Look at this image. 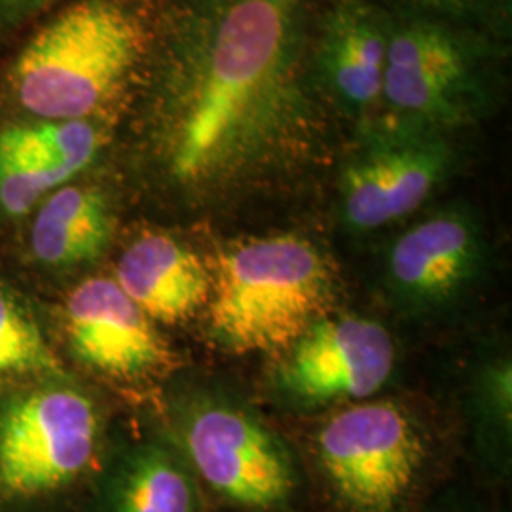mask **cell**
<instances>
[{"mask_svg":"<svg viewBox=\"0 0 512 512\" xmlns=\"http://www.w3.org/2000/svg\"><path fill=\"white\" fill-rule=\"evenodd\" d=\"M169 29L152 122L184 190L232 192L323 143L311 0H190Z\"/></svg>","mask_w":512,"mask_h":512,"instance_id":"1","label":"cell"},{"mask_svg":"<svg viewBox=\"0 0 512 512\" xmlns=\"http://www.w3.org/2000/svg\"><path fill=\"white\" fill-rule=\"evenodd\" d=\"M152 40L139 0H76L19 54L12 71L19 103L46 120H92L128 90Z\"/></svg>","mask_w":512,"mask_h":512,"instance_id":"2","label":"cell"},{"mask_svg":"<svg viewBox=\"0 0 512 512\" xmlns=\"http://www.w3.org/2000/svg\"><path fill=\"white\" fill-rule=\"evenodd\" d=\"M330 298L329 262L310 239H247L220 253L207 302L209 332L236 353H285L325 315Z\"/></svg>","mask_w":512,"mask_h":512,"instance_id":"3","label":"cell"},{"mask_svg":"<svg viewBox=\"0 0 512 512\" xmlns=\"http://www.w3.org/2000/svg\"><path fill=\"white\" fill-rule=\"evenodd\" d=\"M101 420L90 395L50 380L0 406V512L48 507L101 471Z\"/></svg>","mask_w":512,"mask_h":512,"instance_id":"4","label":"cell"},{"mask_svg":"<svg viewBox=\"0 0 512 512\" xmlns=\"http://www.w3.org/2000/svg\"><path fill=\"white\" fill-rule=\"evenodd\" d=\"M313 469L330 512H421L433 482L420 431L387 401L334 414L313 440Z\"/></svg>","mask_w":512,"mask_h":512,"instance_id":"5","label":"cell"},{"mask_svg":"<svg viewBox=\"0 0 512 512\" xmlns=\"http://www.w3.org/2000/svg\"><path fill=\"white\" fill-rule=\"evenodd\" d=\"M494 50L467 25L408 14L391 19L385 114L452 131L475 124L495 103Z\"/></svg>","mask_w":512,"mask_h":512,"instance_id":"6","label":"cell"},{"mask_svg":"<svg viewBox=\"0 0 512 512\" xmlns=\"http://www.w3.org/2000/svg\"><path fill=\"white\" fill-rule=\"evenodd\" d=\"M209 509L298 512L306 490L293 450L251 412L205 399L184 410L177 444Z\"/></svg>","mask_w":512,"mask_h":512,"instance_id":"7","label":"cell"},{"mask_svg":"<svg viewBox=\"0 0 512 512\" xmlns=\"http://www.w3.org/2000/svg\"><path fill=\"white\" fill-rule=\"evenodd\" d=\"M448 133L387 114L365 122L340 175V207L349 228L372 232L420 209L454 164Z\"/></svg>","mask_w":512,"mask_h":512,"instance_id":"8","label":"cell"},{"mask_svg":"<svg viewBox=\"0 0 512 512\" xmlns=\"http://www.w3.org/2000/svg\"><path fill=\"white\" fill-rule=\"evenodd\" d=\"M393 366L395 346L380 323L323 315L283 353L277 382L302 404L361 401L387 384Z\"/></svg>","mask_w":512,"mask_h":512,"instance_id":"9","label":"cell"},{"mask_svg":"<svg viewBox=\"0 0 512 512\" xmlns=\"http://www.w3.org/2000/svg\"><path fill=\"white\" fill-rule=\"evenodd\" d=\"M63 325L74 357L107 378L139 382L171 366V353L154 321L110 277H93L74 287Z\"/></svg>","mask_w":512,"mask_h":512,"instance_id":"10","label":"cell"},{"mask_svg":"<svg viewBox=\"0 0 512 512\" xmlns=\"http://www.w3.org/2000/svg\"><path fill=\"white\" fill-rule=\"evenodd\" d=\"M391 19L366 0H336L313 40L323 97L363 122L382 105Z\"/></svg>","mask_w":512,"mask_h":512,"instance_id":"11","label":"cell"},{"mask_svg":"<svg viewBox=\"0 0 512 512\" xmlns=\"http://www.w3.org/2000/svg\"><path fill=\"white\" fill-rule=\"evenodd\" d=\"M482 251V232L469 213L439 211L395 239L387 258L389 283L412 304H442L469 285Z\"/></svg>","mask_w":512,"mask_h":512,"instance_id":"12","label":"cell"},{"mask_svg":"<svg viewBox=\"0 0 512 512\" xmlns=\"http://www.w3.org/2000/svg\"><path fill=\"white\" fill-rule=\"evenodd\" d=\"M202 490L175 446L141 442L93 478L86 512H207Z\"/></svg>","mask_w":512,"mask_h":512,"instance_id":"13","label":"cell"},{"mask_svg":"<svg viewBox=\"0 0 512 512\" xmlns=\"http://www.w3.org/2000/svg\"><path fill=\"white\" fill-rule=\"evenodd\" d=\"M211 277L202 258L179 239L145 234L120 256L114 281L150 321L179 325L207 306Z\"/></svg>","mask_w":512,"mask_h":512,"instance_id":"14","label":"cell"},{"mask_svg":"<svg viewBox=\"0 0 512 512\" xmlns=\"http://www.w3.org/2000/svg\"><path fill=\"white\" fill-rule=\"evenodd\" d=\"M112 232L114 220L101 190L59 186L38 209L31 249L48 268H76L103 255Z\"/></svg>","mask_w":512,"mask_h":512,"instance_id":"15","label":"cell"},{"mask_svg":"<svg viewBox=\"0 0 512 512\" xmlns=\"http://www.w3.org/2000/svg\"><path fill=\"white\" fill-rule=\"evenodd\" d=\"M101 147V131L90 120H48L0 133V152L29 162L63 165L78 175Z\"/></svg>","mask_w":512,"mask_h":512,"instance_id":"16","label":"cell"},{"mask_svg":"<svg viewBox=\"0 0 512 512\" xmlns=\"http://www.w3.org/2000/svg\"><path fill=\"white\" fill-rule=\"evenodd\" d=\"M27 376L59 378V361L29 311L0 289V380Z\"/></svg>","mask_w":512,"mask_h":512,"instance_id":"17","label":"cell"},{"mask_svg":"<svg viewBox=\"0 0 512 512\" xmlns=\"http://www.w3.org/2000/svg\"><path fill=\"white\" fill-rule=\"evenodd\" d=\"M74 175L73 169L63 165L27 162L0 152V207L10 217L27 215Z\"/></svg>","mask_w":512,"mask_h":512,"instance_id":"18","label":"cell"},{"mask_svg":"<svg viewBox=\"0 0 512 512\" xmlns=\"http://www.w3.org/2000/svg\"><path fill=\"white\" fill-rule=\"evenodd\" d=\"M416 16L442 19L450 23L488 21L505 14V0H404Z\"/></svg>","mask_w":512,"mask_h":512,"instance_id":"19","label":"cell"},{"mask_svg":"<svg viewBox=\"0 0 512 512\" xmlns=\"http://www.w3.org/2000/svg\"><path fill=\"white\" fill-rule=\"evenodd\" d=\"M4 6H8V8H12V10H21V8H33V6H37L40 2H44V0H0Z\"/></svg>","mask_w":512,"mask_h":512,"instance_id":"20","label":"cell"},{"mask_svg":"<svg viewBox=\"0 0 512 512\" xmlns=\"http://www.w3.org/2000/svg\"><path fill=\"white\" fill-rule=\"evenodd\" d=\"M437 512H482L475 509V507H467V505H461L459 501H452L450 505H446V507H442L440 511Z\"/></svg>","mask_w":512,"mask_h":512,"instance_id":"21","label":"cell"},{"mask_svg":"<svg viewBox=\"0 0 512 512\" xmlns=\"http://www.w3.org/2000/svg\"><path fill=\"white\" fill-rule=\"evenodd\" d=\"M207 512H215V511H211V509H209V511H207Z\"/></svg>","mask_w":512,"mask_h":512,"instance_id":"22","label":"cell"}]
</instances>
